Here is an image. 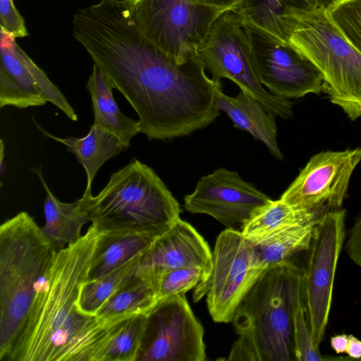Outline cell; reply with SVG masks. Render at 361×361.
Returning <instances> with one entry per match:
<instances>
[{"label": "cell", "instance_id": "cell-1", "mask_svg": "<svg viewBox=\"0 0 361 361\" xmlns=\"http://www.w3.org/2000/svg\"><path fill=\"white\" fill-rule=\"evenodd\" d=\"M73 36L110 78L149 140L186 136L220 114L221 82L197 52L178 59L152 43L134 22L128 0H100L76 11Z\"/></svg>", "mask_w": 361, "mask_h": 361}, {"label": "cell", "instance_id": "cell-2", "mask_svg": "<svg viewBox=\"0 0 361 361\" xmlns=\"http://www.w3.org/2000/svg\"><path fill=\"white\" fill-rule=\"evenodd\" d=\"M99 233L91 224L56 252L8 361H99L111 338L136 316L102 319L78 307Z\"/></svg>", "mask_w": 361, "mask_h": 361}, {"label": "cell", "instance_id": "cell-3", "mask_svg": "<svg viewBox=\"0 0 361 361\" xmlns=\"http://www.w3.org/2000/svg\"><path fill=\"white\" fill-rule=\"evenodd\" d=\"M34 219L21 212L0 226V360L8 358L56 252Z\"/></svg>", "mask_w": 361, "mask_h": 361}, {"label": "cell", "instance_id": "cell-4", "mask_svg": "<svg viewBox=\"0 0 361 361\" xmlns=\"http://www.w3.org/2000/svg\"><path fill=\"white\" fill-rule=\"evenodd\" d=\"M302 269L290 259L269 267L243 298L233 319L238 338L228 360H293L292 307Z\"/></svg>", "mask_w": 361, "mask_h": 361}, {"label": "cell", "instance_id": "cell-5", "mask_svg": "<svg viewBox=\"0 0 361 361\" xmlns=\"http://www.w3.org/2000/svg\"><path fill=\"white\" fill-rule=\"evenodd\" d=\"M81 198L99 233L166 231L180 218V204L171 191L136 159L112 173L97 195L84 192Z\"/></svg>", "mask_w": 361, "mask_h": 361}, {"label": "cell", "instance_id": "cell-6", "mask_svg": "<svg viewBox=\"0 0 361 361\" xmlns=\"http://www.w3.org/2000/svg\"><path fill=\"white\" fill-rule=\"evenodd\" d=\"M279 20L286 40L322 73V91L329 96L361 97V54L333 23L326 7L288 8Z\"/></svg>", "mask_w": 361, "mask_h": 361}, {"label": "cell", "instance_id": "cell-7", "mask_svg": "<svg viewBox=\"0 0 361 361\" xmlns=\"http://www.w3.org/2000/svg\"><path fill=\"white\" fill-rule=\"evenodd\" d=\"M196 51L213 79L228 78L276 116H293V103L269 92L260 82L247 37L235 11H225L214 21Z\"/></svg>", "mask_w": 361, "mask_h": 361}, {"label": "cell", "instance_id": "cell-8", "mask_svg": "<svg viewBox=\"0 0 361 361\" xmlns=\"http://www.w3.org/2000/svg\"><path fill=\"white\" fill-rule=\"evenodd\" d=\"M267 270L258 264L254 245L241 231L226 228L216 238L210 276L195 289L194 301L207 295L213 320L231 322L240 302Z\"/></svg>", "mask_w": 361, "mask_h": 361}, {"label": "cell", "instance_id": "cell-9", "mask_svg": "<svg viewBox=\"0 0 361 361\" xmlns=\"http://www.w3.org/2000/svg\"><path fill=\"white\" fill-rule=\"evenodd\" d=\"M128 6L141 32L178 59L196 52L214 21L224 13L193 0H128Z\"/></svg>", "mask_w": 361, "mask_h": 361}, {"label": "cell", "instance_id": "cell-10", "mask_svg": "<svg viewBox=\"0 0 361 361\" xmlns=\"http://www.w3.org/2000/svg\"><path fill=\"white\" fill-rule=\"evenodd\" d=\"M345 211L331 210L320 217L302 270L305 302L314 343L319 346L329 321L338 258L345 237Z\"/></svg>", "mask_w": 361, "mask_h": 361}, {"label": "cell", "instance_id": "cell-11", "mask_svg": "<svg viewBox=\"0 0 361 361\" xmlns=\"http://www.w3.org/2000/svg\"><path fill=\"white\" fill-rule=\"evenodd\" d=\"M204 329L185 294L159 301L147 314L137 361H204Z\"/></svg>", "mask_w": 361, "mask_h": 361}, {"label": "cell", "instance_id": "cell-12", "mask_svg": "<svg viewBox=\"0 0 361 361\" xmlns=\"http://www.w3.org/2000/svg\"><path fill=\"white\" fill-rule=\"evenodd\" d=\"M243 27L257 77L271 93L290 99L322 91V73L300 51L257 27Z\"/></svg>", "mask_w": 361, "mask_h": 361}, {"label": "cell", "instance_id": "cell-13", "mask_svg": "<svg viewBox=\"0 0 361 361\" xmlns=\"http://www.w3.org/2000/svg\"><path fill=\"white\" fill-rule=\"evenodd\" d=\"M361 148L314 155L281 200L301 209L324 214L341 209Z\"/></svg>", "mask_w": 361, "mask_h": 361}, {"label": "cell", "instance_id": "cell-14", "mask_svg": "<svg viewBox=\"0 0 361 361\" xmlns=\"http://www.w3.org/2000/svg\"><path fill=\"white\" fill-rule=\"evenodd\" d=\"M271 200L237 172L220 168L200 179L195 190L185 196L184 208L209 215L229 228L242 227Z\"/></svg>", "mask_w": 361, "mask_h": 361}, {"label": "cell", "instance_id": "cell-15", "mask_svg": "<svg viewBox=\"0 0 361 361\" xmlns=\"http://www.w3.org/2000/svg\"><path fill=\"white\" fill-rule=\"evenodd\" d=\"M188 267H201L210 276L212 252L196 229L178 218L142 255L137 271L158 279L167 271Z\"/></svg>", "mask_w": 361, "mask_h": 361}, {"label": "cell", "instance_id": "cell-16", "mask_svg": "<svg viewBox=\"0 0 361 361\" xmlns=\"http://www.w3.org/2000/svg\"><path fill=\"white\" fill-rule=\"evenodd\" d=\"M16 39L0 30V106H40L47 100L18 57Z\"/></svg>", "mask_w": 361, "mask_h": 361}, {"label": "cell", "instance_id": "cell-17", "mask_svg": "<svg viewBox=\"0 0 361 361\" xmlns=\"http://www.w3.org/2000/svg\"><path fill=\"white\" fill-rule=\"evenodd\" d=\"M216 101L219 109L227 114L235 128L247 131L255 139L262 142L276 159H283L276 140V114L241 90L235 97H231L220 88Z\"/></svg>", "mask_w": 361, "mask_h": 361}, {"label": "cell", "instance_id": "cell-18", "mask_svg": "<svg viewBox=\"0 0 361 361\" xmlns=\"http://www.w3.org/2000/svg\"><path fill=\"white\" fill-rule=\"evenodd\" d=\"M164 232L123 231L100 233L87 281L96 280L143 254Z\"/></svg>", "mask_w": 361, "mask_h": 361}, {"label": "cell", "instance_id": "cell-19", "mask_svg": "<svg viewBox=\"0 0 361 361\" xmlns=\"http://www.w3.org/2000/svg\"><path fill=\"white\" fill-rule=\"evenodd\" d=\"M86 88L92 102L93 125L114 134L129 147L130 140L140 133V123L121 111L114 97L111 80L94 63Z\"/></svg>", "mask_w": 361, "mask_h": 361}, {"label": "cell", "instance_id": "cell-20", "mask_svg": "<svg viewBox=\"0 0 361 361\" xmlns=\"http://www.w3.org/2000/svg\"><path fill=\"white\" fill-rule=\"evenodd\" d=\"M33 121L44 135L63 144L69 152L75 154L85 171L87 185L85 192H92V181L100 167L106 161L129 147L114 134L93 124L84 137L62 138L48 133L35 120Z\"/></svg>", "mask_w": 361, "mask_h": 361}, {"label": "cell", "instance_id": "cell-21", "mask_svg": "<svg viewBox=\"0 0 361 361\" xmlns=\"http://www.w3.org/2000/svg\"><path fill=\"white\" fill-rule=\"evenodd\" d=\"M33 171L46 193L44 203L45 224L41 229L59 252L82 237L81 229L90 219L83 207L82 198L71 203L61 202L48 187L41 168Z\"/></svg>", "mask_w": 361, "mask_h": 361}, {"label": "cell", "instance_id": "cell-22", "mask_svg": "<svg viewBox=\"0 0 361 361\" xmlns=\"http://www.w3.org/2000/svg\"><path fill=\"white\" fill-rule=\"evenodd\" d=\"M158 280L138 272L99 309L96 317L111 319L123 316L148 314L159 302Z\"/></svg>", "mask_w": 361, "mask_h": 361}, {"label": "cell", "instance_id": "cell-23", "mask_svg": "<svg viewBox=\"0 0 361 361\" xmlns=\"http://www.w3.org/2000/svg\"><path fill=\"white\" fill-rule=\"evenodd\" d=\"M322 214L294 207L281 199L271 200L243 225L241 233L253 245H257L283 228L312 221Z\"/></svg>", "mask_w": 361, "mask_h": 361}, {"label": "cell", "instance_id": "cell-24", "mask_svg": "<svg viewBox=\"0 0 361 361\" xmlns=\"http://www.w3.org/2000/svg\"><path fill=\"white\" fill-rule=\"evenodd\" d=\"M334 0H242L235 11L242 23L263 30L287 42L282 33L279 18L288 8L310 9L326 7Z\"/></svg>", "mask_w": 361, "mask_h": 361}, {"label": "cell", "instance_id": "cell-25", "mask_svg": "<svg viewBox=\"0 0 361 361\" xmlns=\"http://www.w3.org/2000/svg\"><path fill=\"white\" fill-rule=\"evenodd\" d=\"M321 217V216H320ZM283 228L257 245H254L256 260L264 269L290 259L293 255L307 250L320 219Z\"/></svg>", "mask_w": 361, "mask_h": 361}, {"label": "cell", "instance_id": "cell-26", "mask_svg": "<svg viewBox=\"0 0 361 361\" xmlns=\"http://www.w3.org/2000/svg\"><path fill=\"white\" fill-rule=\"evenodd\" d=\"M142 255L96 280L85 281L77 301L80 311L95 316L109 298L137 273Z\"/></svg>", "mask_w": 361, "mask_h": 361}, {"label": "cell", "instance_id": "cell-27", "mask_svg": "<svg viewBox=\"0 0 361 361\" xmlns=\"http://www.w3.org/2000/svg\"><path fill=\"white\" fill-rule=\"evenodd\" d=\"M294 359L298 361L323 360L319 346L313 341L305 302L302 270L297 281L292 307Z\"/></svg>", "mask_w": 361, "mask_h": 361}, {"label": "cell", "instance_id": "cell-28", "mask_svg": "<svg viewBox=\"0 0 361 361\" xmlns=\"http://www.w3.org/2000/svg\"><path fill=\"white\" fill-rule=\"evenodd\" d=\"M147 319V314L130 319L106 344L99 361H137Z\"/></svg>", "mask_w": 361, "mask_h": 361}, {"label": "cell", "instance_id": "cell-29", "mask_svg": "<svg viewBox=\"0 0 361 361\" xmlns=\"http://www.w3.org/2000/svg\"><path fill=\"white\" fill-rule=\"evenodd\" d=\"M326 11L336 26L361 54V0H334Z\"/></svg>", "mask_w": 361, "mask_h": 361}, {"label": "cell", "instance_id": "cell-30", "mask_svg": "<svg viewBox=\"0 0 361 361\" xmlns=\"http://www.w3.org/2000/svg\"><path fill=\"white\" fill-rule=\"evenodd\" d=\"M209 274L201 267H188L167 271L158 278L159 302L203 286Z\"/></svg>", "mask_w": 361, "mask_h": 361}, {"label": "cell", "instance_id": "cell-31", "mask_svg": "<svg viewBox=\"0 0 361 361\" xmlns=\"http://www.w3.org/2000/svg\"><path fill=\"white\" fill-rule=\"evenodd\" d=\"M16 51L18 57L31 73L47 102L52 103L58 107L71 120L77 121L78 116L76 113L61 90L49 79L46 73L27 55L18 44L16 45Z\"/></svg>", "mask_w": 361, "mask_h": 361}, {"label": "cell", "instance_id": "cell-32", "mask_svg": "<svg viewBox=\"0 0 361 361\" xmlns=\"http://www.w3.org/2000/svg\"><path fill=\"white\" fill-rule=\"evenodd\" d=\"M0 30L15 39L28 35L24 19L13 0H0Z\"/></svg>", "mask_w": 361, "mask_h": 361}, {"label": "cell", "instance_id": "cell-33", "mask_svg": "<svg viewBox=\"0 0 361 361\" xmlns=\"http://www.w3.org/2000/svg\"><path fill=\"white\" fill-rule=\"evenodd\" d=\"M345 250L351 260L361 269V216L349 231Z\"/></svg>", "mask_w": 361, "mask_h": 361}, {"label": "cell", "instance_id": "cell-34", "mask_svg": "<svg viewBox=\"0 0 361 361\" xmlns=\"http://www.w3.org/2000/svg\"><path fill=\"white\" fill-rule=\"evenodd\" d=\"M329 99L332 103L341 106L351 120L361 116V97L348 98L330 95Z\"/></svg>", "mask_w": 361, "mask_h": 361}, {"label": "cell", "instance_id": "cell-35", "mask_svg": "<svg viewBox=\"0 0 361 361\" xmlns=\"http://www.w3.org/2000/svg\"><path fill=\"white\" fill-rule=\"evenodd\" d=\"M195 2L221 12L235 11L242 0H193Z\"/></svg>", "mask_w": 361, "mask_h": 361}, {"label": "cell", "instance_id": "cell-36", "mask_svg": "<svg viewBox=\"0 0 361 361\" xmlns=\"http://www.w3.org/2000/svg\"><path fill=\"white\" fill-rule=\"evenodd\" d=\"M348 342L349 335L345 334L335 335L330 339L331 346L337 354H342L346 352Z\"/></svg>", "mask_w": 361, "mask_h": 361}, {"label": "cell", "instance_id": "cell-37", "mask_svg": "<svg viewBox=\"0 0 361 361\" xmlns=\"http://www.w3.org/2000/svg\"><path fill=\"white\" fill-rule=\"evenodd\" d=\"M345 353L350 358L360 359L361 341L353 335H349V342Z\"/></svg>", "mask_w": 361, "mask_h": 361}, {"label": "cell", "instance_id": "cell-38", "mask_svg": "<svg viewBox=\"0 0 361 361\" xmlns=\"http://www.w3.org/2000/svg\"><path fill=\"white\" fill-rule=\"evenodd\" d=\"M4 142L1 138L0 140V176L2 177L6 171V163L4 159L5 150Z\"/></svg>", "mask_w": 361, "mask_h": 361}]
</instances>
